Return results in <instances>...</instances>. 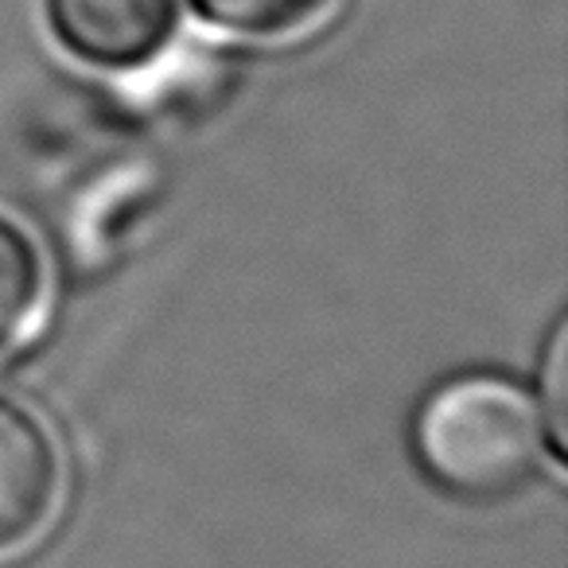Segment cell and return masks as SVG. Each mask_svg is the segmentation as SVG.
I'll use <instances>...</instances> for the list:
<instances>
[{"label":"cell","mask_w":568,"mask_h":568,"mask_svg":"<svg viewBox=\"0 0 568 568\" xmlns=\"http://www.w3.org/2000/svg\"><path fill=\"white\" fill-rule=\"evenodd\" d=\"M537 402L503 374L440 382L413 417V459L433 487L467 503L521 490L545 456Z\"/></svg>","instance_id":"1"},{"label":"cell","mask_w":568,"mask_h":568,"mask_svg":"<svg viewBox=\"0 0 568 568\" xmlns=\"http://www.w3.org/2000/svg\"><path fill=\"white\" fill-rule=\"evenodd\" d=\"M67 55L98 71H141L180 36V0H43Z\"/></svg>","instance_id":"2"},{"label":"cell","mask_w":568,"mask_h":568,"mask_svg":"<svg viewBox=\"0 0 568 568\" xmlns=\"http://www.w3.org/2000/svg\"><path fill=\"white\" fill-rule=\"evenodd\" d=\"M63 495V456L32 409L0 397V557L48 529Z\"/></svg>","instance_id":"3"},{"label":"cell","mask_w":568,"mask_h":568,"mask_svg":"<svg viewBox=\"0 0 568 568\" xmlns=\"http://www.w3.org/2000/svg\"><path fill=\"white\" fill-rule=\"evenodd\" d=\"M206 28L242 40H284L324 20L339 0H187Z\"/></svg>","instance_id":"4"},{"label":"cell","mask_w":568,"mask_h":568,"mask_svg":"<svg viewBox=\"0 0 568 568\" xmlns=\"http://www.w3.org/2000/svg\"><path fill=\"white\" fill-rule=\"evenodd\" d=\"M43 301V257L36 242L0 214V351L12 347Z\"/></svg>","instance_id":"5"},{"label":"cell","mask_w":568,"mask_h":568,"mask_svg":"<svg viewBox=\"0 0 568 568\" xmlns=\"http://www.w3.org/2000/svg\"><path fill=\"white\" fill-rule=\"evenodd\" d=\"M537 413L545 425V448L552 464L568 459V324L557 316L537 358Z\"/></svg>","instance_id":"6"}]
</instances>
